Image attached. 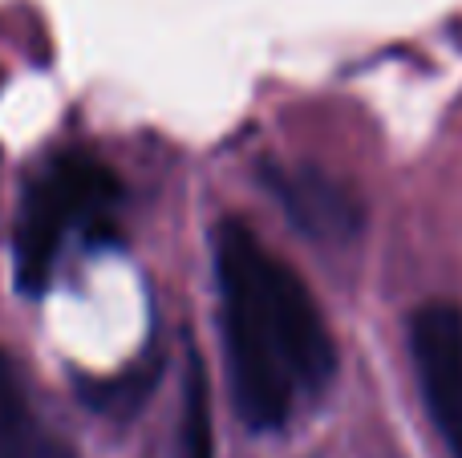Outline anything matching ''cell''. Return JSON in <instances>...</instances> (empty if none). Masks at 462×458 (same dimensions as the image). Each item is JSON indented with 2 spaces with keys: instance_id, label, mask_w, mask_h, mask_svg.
Listing matches in <instances>:
<instances>
[{
  "instance_id": "1",
  "label": "cell",
  "mask_w": 462,
  "mask_h": 458,
  "mask_svg": "<svg viewBox=\"0 0 462 458\" xmlns=\"http://www.w3.org/2000/svg\"><path fill=\"white\" fill-rule=\"evenodd\" d=\"M216 280L236 410L252 430H280L333 378L328 325L300 276L239 219H224L216 232Z\"/></svg>"
},
{
  "instance_id": "2",
  "label": "cell",
  "mask_w": 462,
  "mask_h": 458,
  "mask_svg": "<svg viewBox=\"0 0 462 458\" xmlns=\"http://www.w3.org/2000/svg\"><path fill=\"white\" fill-rule=\"evenodd\" d=\"M122 203V183L94 154L65 151L29 183L21 199L13 235L16 284L29 297H41L53 280V268L69 240L110 235Z\"/></svg>"
},
{
  "instance_id": "3",
  "label": "cell",
  "mask_w": 462,
  "mask_h": 458,
  "mask_svg": "<svg viewBox=\"0 0 462 458\" xmlns=\"http://www.w3.org/2000/svg\"><path fill=\"white\" fill-rule=\"evenodd\" d=\"M410 353L426 410L450 458H462V308L450 300L418 308L410 316Z\"/></svg>"
},
{
  "instance_id": "4",
  "label": "cell",
  "mask_w": 462,
  "mask_h": 458,
  "mask_svg": "<svg viewBox=\"0 0 462 458\" xmlns=\"http://www.w3.org/2000/svg\"><path fill=\"white\" fill-rule=\"evenodd\" d=\"M268 187L280 199L284 215L292 219L309 240L345 243L365 224V211H361L357 195H353L341 179L325 175V170H317V167H272Z\"/></svg>"
},
{
  "instance_id": "5",
  "label": "cell",
  "mask_w": 462,
  "mask_h": 458,
  "mask_svg": "<svg viewBox=\"0 0 462 458\" xmlns=\"http://www.w3.org/2000/svg\"><path fill=\"white\" fill-rule=\"evenodd\" d=\"M0 458H73V446L32 402V389L16 362L0 349Z\"/></svg>"
},
{
  "instance_id": "6",
  "label": "cell",
  "mask_w": 462,
  "mask_h": 458,
  "mask_svg": "<svg viewBox=\"0 0 462 458\" xmlns=\"http://www.w3.org/2000/svg\"><path fill=\"white\" fill-rule=\"evenodd\" d=\"M179 458H216V430H211V389L203 357L191 349L183 386V426H179Z\"/></svg>"
}]
</instances>
